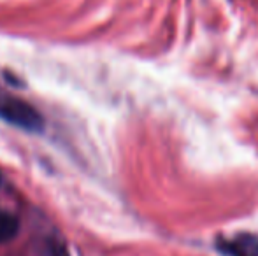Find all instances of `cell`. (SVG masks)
I'll return each instance as SVG.
<instances>
[{"label": "cell", "instance_id": "3957f363", "mask_svg": "<svg viewBox=\"0 0 258 256\" xmlns=\"http://www.w3.org/2000/svg\"><path fill=\"white\" fill-rule=\"evenodd\" d=\"M20 230V221L14 214L0 209V244L9 242L18 235Z\"/></svg>", "mask_w": 258, "mask_h": 256}, {"label": "cell", "instance_id": "277c9868", "mask_svg": "<svg viewBox=\"0 0 258 256\" xmlns=\"http://www.w3.org/2000/svg\"><path fill=\"white\" fill-rule=\"evenodd\" d=\"M46 256H69V253L61 244H54V246H51V249L48 251V254Z\"/></svg>", "mask_w": 258, "mask_h": 256}, {"label": "cell", "instance_id": "6da1fadb", "mask_svg": "<svg viewBox=\"0 0 258 256\" xmlns=\"http://www.w3.org/2000/svg\"><path fill=\"white\" fill-rule=\"evenodd\" d=\"M0 120L25 132H41L44 128L42 116L35 107L6 93H0Z\"/></svg>", "mask_w": 258, "mask_h": 256}, {"label": "cell", "instance_id": "7a4b0ae2", "mask_svg": "<svg viewBox=\"0 0 258 256\" xmlns=\"http://www.w3.org/2000/svg\"><path fill=\"white\" fill-rule=\"evenodd\" d=\"M221 249L228 256H258V237L242 233L221 244Z\"/></svg>", "mask_w": 258, "mask_h": 256}]
</instances>
